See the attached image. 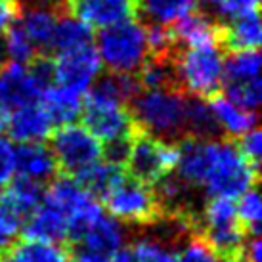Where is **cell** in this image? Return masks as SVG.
Here are the masks:
<instances>
[{
    "mask_svg": "<svg viewBox=\"0 0 262 262\" xmlns=\"http://www.w3.org/2000/svg\"><path fill=\"white\" fill-rule=\"evenodd\" d=\"M256 170L258 167L241 155L232 140L186 136L178 144L174 172L193 191H201L207 197L235 199L255 188Z\"/></svg>",
    "mask_w": 262,
    "mask_h": 262,
    "instance_id": "6da1fadb",
    "label": "cell"
},
{
    "mask_svg": "<svg viewBox=\"0 0 262 262\" xmlns=\"http://www.w3.org/2000/svg\"><path fill=\"white\" fill-rule=\"evenodd\" d=\"M189 100L191 96L174 86L140 90L132 98L130 111L142 132L155 138L176 140L188 136Z\"/></svg>",
    "mask_w": 262,
    "mask_h": 262,
    "instance_id": "7a4b0ae2",
    "label": "cell"
},
{
    "mask_svg": "<svg viewBox=\"0 0 262 262\" xmlns=\"http://www.w3.org/2000/svg\"><path fill=\"white\" fill-rule=\"evenodd\" d=\"M96 52L111 73H138L149 58L146 27L134 17L107 25L98 35Z\"/></svg>",
    "mask_w": 262,
    "mask_h": 262,
    "instance_id": "3957f363",
    "label": "cell"
},
{
    "mask_svg": "<svg viewBox=\"0 0 262 262\" xmlns=\"http://www.w3.org/2000/svg\"><path fill=\"white\" fill-rule=\"evenodd\" d=\"M174 84L184 94L195 98H211L222 88L224 58L220 46L176 48L172 54Z\"/></svg>",
    "mask_w": 262,
    "mask_h": 262,
    "instance_id": "277c9868",
    "label": "cell"
},
{
    "mask_svg": "<svg viewBox=\"0 0 262 262\" xmlns=\"http://www.w3.org/2000/svg\"><path fill=\"white\" fill-rule=\"evenodd\" d=\"M54 84L52 59L37 56L29 63L8 61L0 67V107L10 111L37 103L46 88Z\"/></svg>",
    "mask_w": 262,
    "mask_h": 262,
    "instance_id": "5b68a950",
    "label": "cell"
},
{
    "mask_svg": "<svg viewBox=\"0 0 262 262\" xmlns=\"http://www.w3.org/2000/svg\"><path fill=\"white\" fill-rule=\"evenodd\" d=\"M201 239L222 258L239 255L249 233L241 226L235 211V199L207 197L199 211Z\"/></svg>",
    "mask_w": 262,
    "mask_h": 262,
    "instance_id": "8992f818",
    "label": "cell"
},
{
    "mask_svg": "<svg viewBox=\"0 0 262 262\" xmlns=\"http://www.w3.org/2000/svg\"><path fill=\"white\" fill-rule=\"evenodd\" d=\"M42 199L48 201L66 219L71 239H79L84 228L103 212L98 195H94L73 176H61L50 180L48 188L42 191Z\"/></svg>",
    "mask_w": 262,
    "mask_h": 262,
    "instance_id": "52a82bcc",
    "label": "cell"
},
{
    "mask_svg": "<svg viewBox=\"0 0 262 262\" xmlns=\"http://www.w3.org/2000/svg\"><path fill=\"white\" fill-rule=\"evenodd\" d=\"M103 211L124 226H146L159 219V201L151 184L124 176L102 197Z\"/></svg>",
    "mask_w": 262,
    "mask_h": 262,
    "instance_id": "ba28073f",
    "label": "cell"
},
{
    "mask_svg": "<svg viewBox=\"0 0 262 262\" xmlns=\"http://www.w3.org/2000/svg\"><path fill=\"white\" fill-rule=\"evenodd\" d=\"M50 149L59 170L80 178L103 159V146L84 124L69 123L50 134Z\"/></svg>",
    "mask_w": 262,
    "mask_h": 262,
    "instance_id": "9c48e42d",
    "label": "cell"
},
{
    "mask_svg": "<svg viewBox=\"0 0 262 262\" xmlns=\"http://www.w3.org/2000/svg\"><path fill=\"white\" fill-rule=\"evenodd\" d=\"M178 161V146L170 140L155 138L151 134H134L124 159L128 176L146 184H157L161 178L174 172Z\"/></svg>",
    "mask_w": 262,
    "mask_h": 262,
    "instance_id": "30bf717a",
    "label": "cell"
},
{
    "mask_svg": "<svg viewBox=\"0 0 262 262\" xmlns=\"http://www.w3.org/2000/svg\"><path fill=\"white\" fill-rule=\"evenodd\" d=\"M260 61L258 50L232 52L224 61V96L251 111L258 110L262 102Z\"/></svg>",
    "mask_w": 262,
    "mask_h": 262,
    "instance_id": "8fae6325",
    "label": "cell"
},
{
    "mask_svg": "<svg viewBox=\"0 0 262 262\" xmlns=\"http://www.w3.org/2000/svg\"><path fill=\"white\" fill-rule=\"evenodd\" d=\"M100 69H102V61L96 52L94 42L75 50L58 52L56 59L52 61L54 82L80 96L86 94L90 86L98 80Z\"/></svg>",
    "mask_w": 262,
    "mask_h": 262,
    "instance_id": "7c38bea8",
    "label": "cell"
},
{
    "mask_svg": "<svg viewBox=\"0 0 262 262\" xmlns=\"http://www.w3.org/2000/svg\"><path fill=\"white\" fill-rule=\"evenodd\" d=\"M77 241L82 245V251H90L94 255L111 258L117 251H121L126 245L128 232L123 222H119L103 211L94 222H90L84 228V232L80 233Z\"/></svg>",
    "mask_w": 262,
    "mask_h": 262,
    "instance_id": "4fadbf2b",
    "label": "cell"
},
{
    "mask_svg": "<svg viewBox=\"0 0 262 262\" xmlns=\"http://www.w3.org/2000/svg\"><path fill=\"white\" fill-rule=\"evenodd\" d=\"M170 27L176 48H201V46H222V25L209 15L191 10Z\"/></svg>",
    "mask_w": 262,
    "mask_h": 262,
    "instance_id": "5bb4252c",
    "label": "cell"
},
{
    "mask_svg": "<svg viewBox=\"0 0 262 262\" xmlns=\"http://www.w3.org/2000/svg\"><path fill=\"white\" fill-rule=\"evenodd\" d=\"M69 8L75 17L98 29L136 15V0H71Z\"/></svg>",
    "mask_w": 262,
    "mask_h": 262,
    "instance_id": "9a60e30c",
    "label": "cell"
},
{
    "mask_svg": "<svg viewBox=\"0 0 262 262\" xmlns=\"http://www.w3.org/2000/svg\"><path fill=\"white\" fill-rule=\"evenodd\" d=\"M6 128L10 138L17 144H29V142H44L50 138L54 124L50 117L40 103H29L8 113Z\"/></svg>",
    "mask_w": 262,
    "mask_h": 262,
    "instance_id": "2e32d148",
    "label": "cell"
},
{
    "mask_svg": "<svg viewBox=\"0 0 262 262\" xmlns=\"http://www.w3.org/2000/svg\"><path fill=\"white\" fill-rule=\"evenodd\" d=\"M58 165L52 155L50 146L44 142H29L17 146V174L15 178H23L33 184H48L56 178Z\"/></svg>",
    "mask_w": 262,
    "mask_h": 262,
    "instance_id": "e0dca14e",
    "label": "cell"
},
{
    "mask_svg": "<svg viewBox=\"0 0 262 262\" xmlns=\"http://www.w3.org/2000/svg\"><path fill=\"white\" fill-rule=\"evenodd\" d=\"M207 100H209L207 103L216 124V130L226 134L228 138H239L256 126V111L241 107L220 92Z\"/></svg>",
    "mask_w": 262,
    "mask_h": 262,
    "instance_id": "ac0fdd59",
    "label": "cell"
},
{
    "mask_svg": "<svg viewBox=\"0 0 262 262\" xmlns=\"http://www.w3.org/2000/svg\"><path fill=\"white\" fill-rule=\"evenodd\" d=\"M262 40V27L258 10H249L233 15L222 25V46L232 52L258 50Z\"/></svg>",
    "mask_w": 262,
    "mask_h": 262,
    "instance_id": "d6986e66",
    "label": "cell"
},
{
    "mask_svg": "<svg viewBox=\"0 0 262 262\" xmlns=\"http://www.w3.org/2000/svg\"><path fill=\"white\" fill-rule=\"evenodd\" d=\"M21 233H25V237L31 239L58 241V243L71 239L66 219L44 199H40L37 209L25 219Z\"/></svg>",
    "mask_w": 262,
    "mask_h": 262,
    "instance_id": "ffe728a7",
    "label": "cell"
},
{
    "mask_svg": "<svg viewBox=\"0 0 262 262\" xmlns=\"http://www.w3.org/2000/svg\"><path fill=\"white\" fill-rule=\"evenodd\" d=\"M38 103L44 107L54 126H63V124L75 123L80 117L82 96L59 84H50L42 92Z\"/></svg>",
    "mask_w": 262,
    "mask_h": 262,
    "instance_id": "44dd1931",
    "label": "cell"
},
{
    "mask_svg": "<svg viewBox=\"0 0 262 262\" xmlns=\"http://www.w3.org/2000/svg\"><path fill=\"white\" fill-rule=\"evenodd\" d=\"M4 262H71V255L63 243L25 237L6 249Z\"/></svg>",
    "mask_w": 262,
    "mask_h": 262,
    "instance_id": "7402d4cb",
    "label": "cell"
},
{
    "mask_svg": "<svg viewBox=\"0 0 262 262\" xmlns=\"http://www.w3.org/2000/svg\"><path fill=\"white\" fill-rule=\"evenodd\" d=\"M58 12H54L48 6H33L27 8L25 12H19L17 15V25L25 31V35L31 38V42L37 46V50L50 48V40L54 35Z\"/></svg>",
    "mask_w": 262,
    "mask_h": 262,
    "instance_id": "603a6c76",
    "label": "cell"
},
{
    "mask_svg": "<svg viewBox=\"0 0 262 262\" xmlns=\"http://www.w3.org/2000/svg\"><path fill=\"white\" fill-rule=\"evenodd\" d=\"M94 42V35H92V27H88L84 21H80L79 17L73 14H61L56 19V27H54V35L50 40V48L58 52L75 50L80 46Z\"/></svg>",
    "mask_w": 262,
    "mask_h": 262,
    "instance_id": "cb8c5ba5",
    "label": "cell"
},
{
    "mask_svg": "<svg viewBox=\"0 0 262 262\" xmlns=\"http://www.w3.org/2000/svg\"><path fill=\"white\" fill-rule=\"evenodd\" d=\"M42 186L33 184L23 178H14L6 186L4 195H0V203H4L8 209L17 212L23 220L35 211L42 199Z\"/></svg>",
    "mask_w": 262,
    "mask_h": 262,
    "instance_id": "d4e9b609",
    "label": "cell"
},
{
    "mask_svg": "<svg viewBox=\"0 0 262 262\" xmlns=\"http://www.w3.org/2000/svg\"><path fill=\"white\" fill-rule=\"evenodd\" d=\"M191 10H195V0H136V14L157 25H172Z\"/></svg>",
    "mask_w": 262,
    "mask_h": 262,
    "instance_id": "484cf974",
    "label": "cell"
},
{
    "mask_svg": "<svg viewBox=\"0 0 262 262\" xmlns=\"http://www.w3.org/2000/svg\"><path fill=\"white\" fill-rule=\"evenodd\" d=\"M153 189H155L161 211H170L174 214H182L193 199V189L176 172H170L165 178H161L157 184H153Z\"/></svg>",
    "mask_w": 262,
    "mask_h": 262,
    "instance_id": "4316f807",
    "label": "cell"
},
{
    "mask_svg": "<svg viewBox=\"0 0 262 262\" xmlns=\"http://www.w3.org/2000/svg\"><path fill=\"white\" fill-rule=\"evenodd\" d=\"M134 262H176L174 241L163 233H144L128 245Z\"/></svg>",
    "mask_w": 262,
    "mask_h": 262,
    "instance_id": "83f0119b",
    "label": "cell"
},
{
    "mask_svg": "<svg viewBox=\"0 0 262 262\" xmlns=\"http://www.w3.org/2000/svg\"><path fill=\"white\" fill-rule=\"evenodd\" d=\"M124 176H126L124 165L110 159H102L98 161L92 168H88L86 172L80 176V178H77V180H80V182L84 184L94 195L103 197Z\"/></svg>",
    "mask_w": 262,
    "mask_h": 262,
    "instance_id": "f1b7e54d",
    "label": "cell"
},
{
    "mask_svg": "<svg viewBox=\"0 0 262 262\" xmlns=\"http://www.w3.org/2000/svg\"><path fill=\"white\" fill-rule=\"evenodd\" d=\"M235 211L241 226L249 235H260L262 224V201L256 188H251L235 197Z\"/></svg>",
    "mask_w": 262,
    "mask_h": 262,
    "instance_id": "f546056e",
    "label": "cell"
},
{
    "mask_svg": "<svg viewBox=\"0 0 262 262\" xmlns=\"http://www.w3.org/2000/svg\"><path fill=\"white\" fill-rule=\"evenodd\" d=\"M4 54L10 56L12 61L17 63H29L33 59L40 56L37 46L31 42V38L25 35V31L14 21L6 29V40H4Z\"/></svg>",
    "mask_w": 262,
    "mask_h": 262,
    "instance_id": "4dcf8cb0",
    "label": "cell"
},
{
    "mask_svg": "<svg viewBox=\"0 0 262 262\" xmlns=\"http://www.w3.org/2000/svg\"><path fill=\"white\" fill-rule=\"evenodd\" d=\"M176 262H222V256L201 237H186L176 249Z\"/></svg>",
    "mask_w": 262,
    "mask_h": 262,
    "instance_id": "1f68e13d",
    "label": "cell"
},
{
    "mask_svg": "<svg viewBox=\"0 0 262 262\" xmlns=\"http://www.w3.org/2000/svg\"><path fill=\"white\" fill-rule=\"evenodd\" d=\"M23 222L25 220L17 212L0 203V253H6V249L17 241L23 232Z\"/></svg>",
    "mask_w": 262,
    "mask_h": 262,
    "instance_id": "d6a6232c",
    "label": "cell"
},
{
    "mask_svg": "<svg viewBox=\"0 0 262 262\" xmlns=\"http://www.w3.org/2000/svg\"><path fill=\"white\" fill-rule=\"evenodd\" d=\"M17 174V144L0 134V189L6 188Z\"/></svg>",
    "mask_w": 262,
    "mask_h": 262,
    "instance_id": "836d02e7",
    "label": "cell"
},
{
    "mask_svg": "<svg viewBox=\"0 0 262 262\" xmlns=\"http://www.w3.org/2000/svg\"><path fill=\"white\" fill-rule=\"evenodd\" d=\"M237 147H239L241 155L249 163H253L255 167H258V161L262 157V134L256 126L237 138Z\"/></svg>",
    "mask_w": 262,
    "mask_h": 262,
    "instance_id": "e575fe53",
    "label": "cell"
},
{
    "mask_svg": "<svg viewBox=\"0 0 262 262\" xmlns=\"http://www.w3.org/2000/svg\"><path fill=\"white\" fill-rule=\"evenodd\" d=\"M260 0H224L220 4V14L224 15L226 19H230L233 15H239L249 10H258Z\"/></svg>",
    "mask_w": 262,
    "mask_h": 262,
    "instance_id": "d590c367",
    "label": "cell"
},
{
    "mask_svg": "<svg viewBox=\"0 0 262 262\" xmlns=\"http://www.w3.org/2000/svg\"><path fill=\"white\" fill-rule=\"evenodd\" d=\"M243 262H262V241L260 235H247L239 255Z\"/></svg>",
    "mask_w": 262,
    "mask_h": 262,
    "instance_id": "8d00e7d4",
    "label": "cell"
},
{
    "mask_svg": "<svg viewBox=\"0 0 262 262\" xmlns=\"http://www.w3.org/2000/svg\"><path fill=\"white\" fill-rule=\"evenodd\" d=\"M19 6L17 2H0V35L17 19Z\"/></svg>",
    "mask_w": 262,
    "mask_h": 262,
    "instance_id": "74e56055",
    "label": "cell"
},
{
    "mask_svg": "<svg viewBox=\"0 0 262 262\" xmlns=\"http://www.w3.org/2000/svg\"><path fill=\"white\" fill-rule=\"evenodd\" d=\"M71 262H110V258L94 255V253H90V251H80L75 258H71Z\"/></svg>",
    "mask_w": 262,
    "mask_h": 262,
    "instance_id": "f35d334b",
    "label": "cell"
},
{
    "mask_svg": "<svg viewBox=\"0 0 262 262\" xmlns=\"http://www.w3.org/2000/svg\"><path fill=\"white\" fill-rule=\"evenodd\" d=\"M6 121H8V113L0 107V134L6 130Z\"/></svg>",
    "mask_w": 262,
    "mask_h": 262,
    "instance_id": "ab89813d",
    "label": "cell"
},
{
    "mask_svg": "<svg viewBox=\"0 0 262 262\" xmlns=\"http://www.w3.org/2000/svg\"><path fill=\"white\" fill-rule=\"evenodd\" d=\"M199 2H203V4H209V6H220L224 0H199Z\"/></svg>",
    "mask_w": 262,
    "mask_h": 262,
    "instance_id": "60d3db41",
    "label": "cell"
},
{
    "mask_svg": "<svg viewBox=\"0 0 262 262\" xmlns=\"http://www.w3.org/2000/svg\"><path fill=\"white\" fill-rule=\"evenodd\" d=\"M2 56H4V40L0 38V58H2Z\"/></svg>",
    "mask_w": 262,
    "mask_h": 262,
    "instance_id": "b9f144b4",
    "label": "cell"
},
{
    "mask_svg": "<svg viewBox=\"0 0 262 262\" xmlns=\"http://www.w3.org/2000/svg\"><path fill=\"white\" fill-rule=\"evenodd\" d=\"M0 2H15V0H0Z\"/></svg>",
    "mask_w": 262,
    "mask_h": 262,
    "instance_id": "7bdbcfd3",
    "label": "cell"
},
{
    "mask_svg": "<svg viewBox=\"0 0 262 262\" xmlns=\"http://www.w3.org/2000/svg\"><path fill=\"white\" fill-rule=\"evenodd\" d=\"M0 262H4V260H2V258H0Z\"/></svg>",
    "mask_w": 262,
    "mask_h": 262,
    "instance_id": "ee69618b",
    "label": "cell"
}]
</instances>
